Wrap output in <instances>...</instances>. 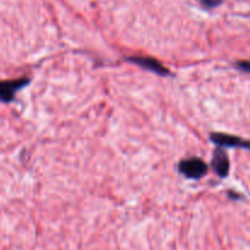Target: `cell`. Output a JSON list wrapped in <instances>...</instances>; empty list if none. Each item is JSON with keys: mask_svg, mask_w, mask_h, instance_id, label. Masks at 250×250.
<instances>
[{"mask_svg": "<svg viewBox=\"0 0 250 250\" xmlns=\"http://www.w3.org/2000/svg\"><path fill=\"white\" fill-rule=\"evenodd\" d=\"M212 168L220 178L227 177L229 173V158L225 150L221 147L216 148L212 157Z\"/></svg>", "mask_w": 250, "mask_h": 250, "instance_id": "5", "label": "cell"}, {"mask_svg": "<svg viewBox=\"0 0 250 250\" xmlns=\"http://www.w3.org/2000/svg\"><path fill=\"white\" fill-rule=\"evenodd\" d=\"M201 5L206 9H213L217 8L218 5L223 3V0H200Z\"/></svg>", "mask_w": 250, "mask_h": 250, "instance_id": "6", "label": "cell"}, {"mask_svg": "<svg viewBox=\"0 0 250 250\" xmlns=\"http://www.w3.org/2000/svg\"><path fill=\"white\" fill-rule=\"evenodd\" d=\"M211 140L218 145L220 147H239L250 150V141L244 140L242 138H238L234 135H228V134L215 133L211 134Z\"/></svg>", "mask_w": 250, "mask_h": 250, "instance_id": "3", "label": "cell"}, {"mask_svg": "<svg viewBox=\"0 0 250 250\" xmlns=\"http://www.w3.org/2000/svg\"><path fill=\"white\" fill-rule=\"evenodd\" d=\"M238 68L243 71H247L250 74V60H243L238 62Z\"/></svg>", "mask_w": 250, "mask_h": 250, "instance_id": "7", "label": "cell"}, {"mask_svg": "<svg viewBox=\"0 0 250 250\" xmlns=\"http://www.w3.org/2000/svg\"><path fill=\"white\" fill-rule=\"evenodd\" d=\"M178 169L184 177L190 178V179H200L208 173V167L201 158L190 157L180 161Z\"/></svg>", "mask_w": 250, "mask_h": 250, "instance_id": "1", "label": "cell"}, {"mask_svg": "<svg viewBox=\"0 0 250 250\" xmlns=\"http://www.w3.org/2000/svg\"><path fill=\"white\" fill-rule=\"evenodd\" d=\"M128 62L136 64L140 68L146 69L148 71H152V73L158 74V75H167L169 74V71L165 68V65H162L157 59L151 57H129L126 58Z\"/></svg>", "mask_w": 250, "mask_h": 250, "instance_id": "4", "label": "cell"}, {"mask_svg": "<svg viewBox=\"0 0 250 250\" xmlns=\"http://www.w3.org/2000/svg\"><path fill=\"white\" fill-rule=\"evenodd\" d=\"M28 83L30 80L27 78L0 81V101L4 103L11 102L15 98L16 92L27 86Z\"/></svg>", "mask_w": 250, "mask_h": 250, "instance_id": "2", "label": "cell"}]
</instances>
